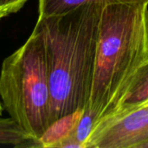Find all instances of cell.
Here are the masks:
<instances>
[{
  "label": "cell",
  "mask_w": 148,
  "mask_h": 148,
  "mask_svg": "<svg viewBox=\"0 0 148 148\" xmlns=\"http://www.w3.org/2000/svg\"><path fill=\"white\" fill-rule=\"evenodd\" d=\"M28 0H0V7L4 16L17 12Z\"/></svg>",
  "instance_id": "30bf717a"
},
{
  "label": "cell",
  "mask_w": 148,
  "mask_h": 148,
  "mask_svg": "<svg viewBox=\"0 0 148 148\" xmlns=\"http://www.w3.org/2000/svg\"><path fill=\"white\" fill-rule=\"evenodd\" d=\"M148 59V3L103 7L88 105L97 123L115 110L133 75ZM96 123V124H97Z\"/></svg>",
  "instance_id": "7a4b0ae2"
},
{
  "label": "cell",
  "mask_w": 148,
  "mask_h": 148,
  "mask_svg": "<svg viewBox=\"0 0 148 148\" xmlns=\"http://www.w3.org/2000/svg\"><path fill=\"white\" fill-rule=\"evenodd\" d=\"M148 144V104L99 121L86 148H145Z\"/></svg>",
  "instance_id": "277c9868"
},
{
  "label": "cell",
  "mask_w": 148,
  "mask_h": 148,
  "mask_svg": "<svg viewBox=\"0 0 148 148\" xmlns=\"http://www.w3.org/2000/svg\"><path fill=\"white\" fill-rule=\"evenodd\" d=\"M145 148H148V144L146 146V147H145Z\"/></svg>",
  "instance_id": "4fadbf2b"
},
{
  "label": "cell",
  "mask_w": 148,
  "mask_h": 148,
  "mask_svg": "<svg viewBox=\"0 0 148 148\" xmlns=\"http://www.w3.org/2000/svg\"><path fill=\"white\" fill-rule=\"evenodd\" d=\"M0 145H10L18 148H42L39 140L27 134L10 116H0Z\"/></svg>",
  "instance_id": "52a82bcc"
},
{
  "label": "cell",
  "mask_w": 148,
  "mask_h": 148,
  "mask_svg": "<svg viewBox=\"0 0 148 148\" xmlns=\"http://www.w3.org/2000/svg\"><path fill=\"white\" fill-rule=\"evenodd\" d=\"M90 3H98L108 5L112 3H148V0H38L37 18L62 14L79 5Z\"/></svg>",
  "instance_id": "ba28073f"
},
{
  "label": "cell",
  "mask_w": 148,
  "mask_h": 148,
  "mask_svg": "<svg viewBox=\"0 0 148 148\" xmlns=\"http://www.w3.org/2000/svg\"><path fill=\"white\" fill-rule=\"evenodd\" d=\"M147 104H148V59L136 70L115 110L107 118L127 114Z\"/></svg>",
  "instance_id": "5b68a950"
},
{
  "label": "cell",
  "mask_w": 148,
  "mask_h": 148,
  "mask_svg": "<svg viewBox=\"0 0 148 148\" xmlns=\"http://www.w3.org/2000/svg\"><path fill=\"white\" fill-rule=\"evenodd\" d=\"M83 112L84 109H80L54 121L39 140L42 147H57L62 141L72 135L83 114Z\"/></svg>",
  "instance_id": "8992f818"
},
{
  "label": "cell",
  "mask_w": 148,
  "mask_h": 148,
  "mask_svg": "<svg viewBox=\"0 0 148 148\" xmlns=\"http://www.w3.org/2000/svg\"><path fill=\"white\" fill-rule=\"evenodd\" d=\"M3 104H2V102L0 101V116H1V114L3 113Z\"/></svg>",
  "instance_id": "8fae6325"
},
{
  "label": "cell",
  "mask_w": 148,
  "mask_h": 148,
  "mask_svg": "<svg viewBox=\"0 0 148 148\" xmlns=\"http://www.w3.org/2000/svg\"><path fill=\"white\" fill-rule=\"evenodd\" d=\"M3 17H5V16H4V15H3V10H2V9H1V7H0V19H2V18H3Z\"/></svg>",
  "instance_id": "7c38bea8"
},
{
  "label": "cell",
  "mask_w": 148,
  "mask_h": 148,
  "mask_svg": "<svg viewBox=\"0 0 148 148\" xmlns=\"http://www.w3.org/2000/svg\"><path fill=\"white\" fill-rule=\"evenodd\" d=\"M97 123V118L95 114L89 109H84L83 114L78 122V125L72 134V136L78 140L83 148H86L87 142Z\"/></svg>",
  "instance_id": "9c48e42d"
},
{
  "label": "cell",
  "mask_w": 148,
  "mask_h": 148,
  "mask_svg": "<svg viewBox=\"0 0 148 148\" xmlns=\"http://www.w3.org/2000/svg\"><path fill=\"white\" fill-rule=\"evenodd\" d=\"M0 99L3 108L25 133L40 140L50 125L51 96L44 44L36 28L3 62Z\"/></svg>",
  "instance_id": "3957f363"
},
{
  "label": "cell",
  "mask_w": 148,
  "mask_h": 148,
  "mask_svg": "<svg viewBox=\"0 0 148 148\" xmlns=\"http://www.w3.org/2000/svg\"><path fill=\"white\" fill-rule=\"evenodd\" d=\"M104 6L85 3L62 14L37 18L34 28L44 44L51 96L50 125L88 105Z\"/></svg>",
  "instance_id": "6da1fadb"
}]
</instances>
